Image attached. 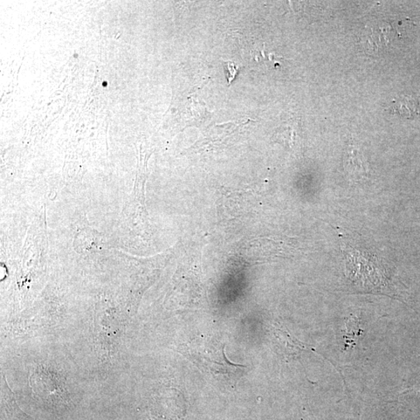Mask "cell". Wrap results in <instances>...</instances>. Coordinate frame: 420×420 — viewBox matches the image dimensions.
Here are the masks:
<instances>
[{
  "instance_id": "2",
  "label": "cell",
  "mask_w": 420,
  "mask_h": 420,
  "mask_svg": "<svg viewBox=\"0 0 420 420\" xmlns=\"http://www.w3.org/2000/svg\"><path fill=\"white\" fill-rule=\"evenodd\" d=\"M31 386L36 393L43 397H66L63 382L57 374L44 366H38L30 377Z\"/></svg>"
},
{
  "instance_id": "1",
  "label": "cell",
  "mask_w": 420,
  "mask_h": 420,
  "mask_svg": "<svg viewBox=\"0 0 420 420\" xmlns=\"http://www.w3.org/2000/svg\"><path fill=\"white\" fill-rule=\"evenodd\" d=\"M342 251L346 257L348 277L354 284L371 290H379L387 285V279L375 260L350 246H343Z\"/></svg>"
},
{
  "instance_id": "3",
  "label": "cell",
  "mask_w": 420,
  "mask_h": 420,
  "mask_svg": "<svg viewBox=\"0 0 420 420\" xmlns=\"http://www.w3.org/2000/svg\"><path fill=\"white\" fill-rule=\"evenodd\" d=\"M344 168L350 180L361 182L369 177L368 164L363 155L355 147H350L344 157Z\"/></svg>"
},
{
  "instance_id": "5",
  "label": "cell",
  "mask_w": 420,
  "mask_h": 420,
  "mask_svg": "<svg viewBox=\"0 0 420 420\" xmlns=\"http://www.w3.org/2000/svg\"><path fill=\"white\" fill-rule=\"evenodd\" d=\"M224 67L226 78L230 85L231 82L236 79V75L238 73L240 67L236 64L231 63V61H224Z\"/></svg>"
},
{
  "instance_id": "4",
  "label": "cell",
  "mask_w": 420,
  "mask_h": 420,
  "mask_svg": "<svg viewBox=\"0 0 420 420\" xmlns=\"http://www.w3.org/2000/svg\"><path fill=\"white\" fill-rule=\"evenodd\" d=\"M275 335L278 340L282 342V346L284 347L285 355H296L300 351L305 349L304 344L294 339L291 335L289 334L285 330L277 328Z\"/></svg>"
}]
</instances>
